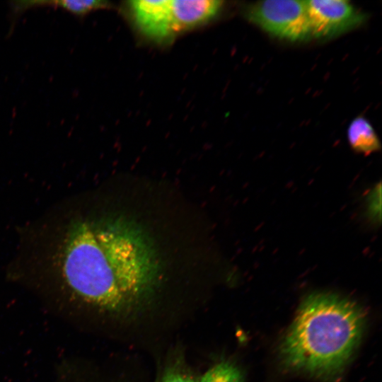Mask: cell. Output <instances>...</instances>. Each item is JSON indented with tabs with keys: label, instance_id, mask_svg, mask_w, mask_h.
Segmentation results:
<instances>
[{
	"label": "cell",
	"instance_id": "6",
	"mask_svg": "<svg viewBox=\"0 0 382 382\" xmlns=\"http://www.w3.org/2000/svg\"><path fill=\"white\" fill-rule=\"evenodd\" d=\"M223 2L216 0L170 1L175 34L199 26L215 17Z\"/></svg>",
	"mask_w": 382,
	"mask_h": 382
},
{
	"label": "cell",
	"instance_id": "10",
	"mask_svg": "<svg viewBox=\"0 0 382 382\" xmlns=\"http://www.w3.org/2000/svg\"><path fill=\"white\" fill-rule=\"evenodd\" d=\"M160 382H195L189 371L180 363L167 368Z\"/></svg>",
	"mask_w": 382,
	"mask_h": 382
},
{
	"label": "cell",
	"instance_id": "2",
	"mask_svg": "<svg viewBox=\"0 0 382 382\" xmlns=\"http://www.w3.org/2000/svg\"><path fill=\"white\" fill-rule=\"evenodd\" d=\"M365 320L361 308L347 299L330 293L308 296L281 341L282 364L320 380L337 379L359 344Z\"/></svg>",
	"mask_w": 382,
	"mask_h": 382
},
{
	"label": "cell",
	"instance_id": "8",
	"mask_svg": "<svg viewBox=\"0 0 382 382\" xmlns=\"http://www.w3.org/2000/svg\"><path fill=\"white\" fill-rule=\"evenodd\" d=\"M38 6H57L77 17H83L95 10L110 6V3L102 0L38 1Z\"/></svg>",
	"mask_w": 382,
	"mask_h": 382
},
{
	"label": "cell",
	"instance_id": "4",
	"mask_svg": "<svg viewBox=\"0 0 382 382\" xmlns=\"http://www.w3.org/2000/svg\"><path fill=\"white\" fill-rule=\"evenodd\" d=\"M312 37L328 39L357 28L365 15L345 0L305 1Z\"/></svg>",
	"mask_w": 382,
	"mask_h": 382
},
{
	"label": "cell",
	"instance_id": "7",
	"mask_svg": "<svg viewBox=\"0 0 382 382\" xmlns=\"http://www.w3.org/2000/svg\"><path fill=\"white\" fill-rule=\"evenodd\" d=\"M347 139L354 151L364 155L381 149L380 140L373 126L361 116L355 117L350 122L347 129Z\"/></svg>",
	"mask_w": 382,
	"mask_h": 382
},
{
	"label": "cell",
	"instance_id": "9",
	"mask_svg": "<svg viewBox=\"0 0 382 382\" xmlns=\"http://www.w3.org/2000/svg\"><path fill=\"white\" fill-rule=\"evenodd\" d=\"M198 382H243V378L234 364L221 361L209 369Z\"/></svg>",
	"mask_w": 382,
	"mask_h": 382
},
{
	"label": "cell",
	"instance_id": "11",
	"mask_svg": "<svg viewBox=\"0 0 382 382\" xmlns=\"http://www.w3.org/2000/svg\"><path fill=\"white\" fill-rule=\"evenodd\" d=\"M381 194V187L380 185L377 187H375L374 190L370 193L369 196V211L371 212V215L376 219L377 213L380 214L381 210L377 208V204L381 205V196L377 198V196Z\"/></svg>",
	"mask_w": 382,
	"mask_h": 382
},
{
	"label": "cell",
	"instance_id": "5",
	"mask_svg": "<svg viewBox=\"0 0 382 382\" xmlns=\"http://www.w3.org/2000/svg\"><path fill=\"white\" fill-rule=\"evenodd\" d=\"M129 8L136 25L146 37L158 43H165L175 35L170 0L131 1Z\"/></svg>",
	"mask_w": 382,
	"mask_h": 382
},
{
	"label": "cell",
	"instance_id": "1",
	"mask_svg": "<svg viewBox=\"0 0 382 382\" xmlns=\"http://www.w3.org/2000/svg\"><path fill=\"white\" fill-rule=\"evenodd\" d=\"M159 272L151 243L127 222H81L65 241V286L76 306L96 314L122 318L139 313L156 290Z\"/></svg>",
	"mask_w": 382,
	"mask_h": 382
},
{
	"label": "cell",
	"instance_id": "3",
	"mask_svg": "<svg viewBox=\"0 0 382 382\" xmlns=\"http://www.w3.org/2000/svg\"><path fill=\"white\" fill-rule=\"evenodd\" d=\"M248 19L267 33L291 42L312 37L305 1L267 0L246 10Z\"/></svg>",
	"mask_w": 382,
	"mask_h": 382
}]
</instances>
